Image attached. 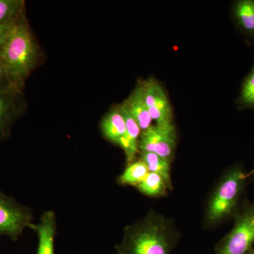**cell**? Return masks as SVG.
Instances as JSON below:
<instances>
[{
  "label": "cell",
  "instance_id": "cell-1",
  "mask_svg": "<svg viewBox=\"0 0 254 254\" xmlns=\"http://www.w3.org/2000/svg\"><path fill=\"white\" fill-rule=\"evenodd\" d=\"M179 234L170 218L154 210L124 229L117 254H171Z\"/></svg>",
  "mask_w": 254,
  "mask_h": 254
},
{
  "label": "cell",
  "instance_id": "cell-2",
  "mask_svg": "<svg viewBox=\"0 0 254 254\" xmlns=\"http://www.w3.org/2000/svg\"><path fill=\"white\" fill-rule=\"evenodd\" d=\"M0 60L12 84L23 91L25 82L34 69L38 60V45L26 17L20 20L10 29L0 51Z\"/></svg>",
  "mask_w": 254,
  "mask_h": 254
},
{
  "label": "cell",
  "instance_id": "cell-3",
  "mask_svg": "<svg viewBox=\"0 0 254 254\" xmlns=\"http://www.w3.org/2000/svg\"><path fill=\"white\" fill-rule=\"evenodd\" d=\"M250 174L236 165L223 174L212 192L205 208L204 225L214 227L233 218L241 206L240 201Z\"/></svg>",
  "mask_w": 254,
  "mask_h": 254
},
{
  "label": "cell",
  "instance_id": "cell-4",
  "mask_svg": "<svg viewBox=\"0 0 254 254\" xmlns=\"http://www.w3.org/2000/svg\"><path fill=\"white\" fill-rule=\"evenodd\" d=\"M234 226L215 247L214 254H247L254 244V200L242 203L234 215Z\"/></svg>",
  "mask_w": 254,
  "mask_h": 254
},
{
  "label": "cell",
  "instance_id": "cell-5",
  "mask_svg": "<svg viewBox=\"0 0 254 254\" xmlns=\"http://www.w3.org/2000/svg\"><path fill=\"white\" fill-rule=\"evenodd\" d=\"M31 209L0 190V237L16 242L33 223Z\"/></svg>",
  "mask_w": 254,
  "mask_h": 254
},
{
  "label": "cell",
  "instance_id": "cell-6",
  "mask_svg": "<svg viewBox=\"0 0 254 254\" xmlns=\"http://www.w3.org/2000/svg\"><path fill=\"white\" fill-rule=\"evenodd\" d=\"M177 143L176 128L173 123L156 124L142 131L138 148L150 152L171 163Z\"/></svg>",
  "mask_w": 254,
  "mask_h": 254
},
{
  "label": "cell",
  "instance_id": "cell-7",
  "mask_svg": "<svg viewBox=\"0 0 254 254\" xmlns=\"http://www.w3.org/2000/svg\"><path fill=\"white\" fill-rule=\"evenodd\" d=\"M23 91L16 88L0 91V143L9 138L15 123L26 110Z\"/></svg>",
  "mask_w": 254,
  "mask_h": 254
},
{
  "label": "cell",
  "instance_id": "cell-8",
  "mask_svg": "<svg viewBox=\"0 0 254 254\" xmlns=\"http://www.w3.org/2000/svg\"><path fill=\"white\" fill-rule=\"evenodd\" d=\"M141 83L145 104L152 120L156 124L173 123V109L163 87L154 78Z\"/></svg>",
  "mask_w": 254,
  "mask_h": 254
},
{
  "label": "cell",
  "instance_id": "cell-9",
  "mask_svg": "<svg viewBox=\"0 0 254 254\" xmlns=\"http://www.w3.org/2000/svg\"><path fill=\"white\" fill-rule=\"evenodd\" d=\"M36 232L38 243L36 254H55V241L57 236V218L53 210L42 214L38 223L29 226Z\"/></svg>",
  "mask_w": 254,
  "mask_h": 254
},
{
  "label": "cell",
  "instance_id": "cell-10",
  "mask_svg": "<svg viewBox=\"0 0 254 254\" xmlns=\"http://www.w3.org/2000/svg\"><path fill=\"white\" fill-rule=\"evenodd\" d=\"M121 108L126 122V132L117 145L121 147L125 151L127 163L128 165L135 161L139 150L138 143L141 130L136 120L132 117L125 102L121 105Z\"/></svg>",
  "mask_w": 254,
  "mask_h": 254
},
{
  "label": "cell",
  "instance_id": "cell-11",
  "mask_svg": "<svg viewBox=\"0 0 254 254\" xmlns=\"http://www.w3.org/2000/svg\"><path fill=\"white\" fill-rule=\"evenodd\" d=\"M102 133L107 140L118 144L126 132V122L122 111L121 105L114 107L102 120Z\"/></svg>",
  "mask_w": 254,
  "mask_h": 254
},
{
  "label": "cell",
  "instance_id": "cell-12",
  "mask_svg": "<svg viewBox=\"0 0 254 254\" xmlns=\"http://www.w3.org/2000/svg\"><path fill=\"white\" fill-rule=\"evenodd\" d=\"M125 103L141 131H144L148 129L151 126L153 120L145 104L141 82L137 84L136 88Z\"/></svg>",
  "mask_w": 254,
  "mask_h": 254
},
{
  "label": "cell",
  "instance_id": "cell-13",
  "mask_svg": "<svg viewBox=\"0 0 254 254\" xmlns=\"http://www.w3.org/2000/svg\"><path fill=\"white\" fill-rule=\"evenodd\" d=\"M232 16L237 27L254 40V0H239L234 2Z\"/></svg>",
  "mask_w": 254,
  "mask_h": 254
},
{
  "label": "cell",
  "instance_id": "cell-14",
  "mask_svg": "<svg viewBox=\"0 0 254 254\" xmlns=\"http://www.w3.org/2000/svg\"><path fill=\"white\" fill-rule=\"evenodd\" d=\"M26 17L23 0H0V26H14Z\"/></svg>",
  "mask_w": 254,
  "mask_h": 254
},
{
  "label": "cell",
  "instance_id": "cell-15",
  "mask_svg": "<svg viewBox=\"0 0 254 254\" xmlns=\"http://www.w3.org/2000/svg\"><path fill=\"white\" fill-rule=\"evenodd\" d=\"M141 160L144 162L148 167L149 173L158 174L163 177L164 180L168 184L170 190L173 188L172 185L171 174H170V162L165 160L160 155L150 152H141Z\"/></svg>",
  "mask_w": 254,
  "mask_h": 254
},
{
  "label": "cell",
  "instance_id": "cell-16",
  "mask_svg": "<svg viewBox=\"0 0 254 254\" xmlns=\"http://www.w3.org/2000/svg\"><path fill=\"white\" fill-rule=\"evenodd\" d=\"M136 187L143 195L150 197L163 196L170 190L163 177L154 173H148Z\"/></svg>",
  "mask_w": 254,
  "mask_h": 254
},
{
  "label": "cell",
  "instance_id": "cell-17",
  "mask_svg": "<svg viewBox=\"0 0 254 254\" xmlns=\"http://www.w3.org/2000/svg\"><path fill=\"white\" fill-rule=\"evenodd\" d=\"M149 173L148 167L140 159L128 164L123 174L118 177V183L121 185L136 186L139 185Z\"/></svg>",
  "mask_w": 254,
  "mask_h": 254
},
{
  "label": "cell",
  "instance_id": "cell-18",
  "mask_svg": "<svg viewBox=\"0 0 254 254\" xmlns=\"http://www.w3.org/2000/svg\"><path fill=\"white\" fill-rule=\"evenodd\" d=\"M237 104L240 110L254 109V62L242 83Z\"/></svg>",
  "mask_w": 254,
  "mask_h": 254
},
{
  "label": "cell",
  "instance_id": "cell-19",
  "mask_svg": "<svg viewBox=\"0 0 254 254\" xmlns=\"http://www.w3.org/2000/svg\"><path fill=\"white\" fill-rule=\"evenodd\" d=\"M10 88H16V87L10 81L6 68H5L2 62L0 60V91Z\"/></svg>",
  "mask_w": 254,
  "mask_h": 254
},
{
  "label": "cell",
  "instance_id": "cell-20",
  "mask_svg": "<svg viewBox=\"0 0 254 254\" xmlns=\"http://www.w3.org/2000/svg\"><path fill=\"white\" fill-rule=\"evenodd\" d=\"M13 26H0V51L1 48L4 46V42L7 38L10 29Z\"/></svg>",
  "mask_w": 254,
  "mask_h": 254
},
{
  "label": "cell",
  "instance_id": "cell-21",
  "mask_svg": "<svg viewBox=\"0 0 254 254\" xmlns=\"http://www.w3.org/2000/svg\"><path fill=\"white\" fill-rule=\"evenodd\" d=\"M247 254H254V249H252Z\"/></svg>",
  "mask_w": 254,
  "mask_h": 254
}]
</instances>
